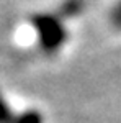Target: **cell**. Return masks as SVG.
<instances>
[{
  "label": "cell",
  "mask_w": 121,
  "mask_h": 123,
  "mask_svg": "<svg viewBox=\"0 0 121 123\" xmlns=\"http://www.w3.org/2000/svg\"><path fill=\"white\" fill-rule=\"evenodd\" d=\"M84 7H85L84 0H64L59 7L57 15L61 18H74L84 12Z\"/></svg>",
  "instance_id": "2"
},
{
  "label": "cell",
  "mask_w": 121,
  "mask_h": 123,
  "mask_svg": "<svg viewBox=\"0 0 121 123\" xmlns=\"http://www.w3.org/2000/svg\"><path fill=\"white\" fill-rule=\"evenodd\" d=\"M29 23L36 31L39 48L46 54H56L67 41V30L62 23V18L56 13H35L31 15Z\"/></svg>",
  "instance_id": "1"
},
{
  "label": "cell",
  "mask_w": 121,
  "mask_h": 123,
  "mask_svg": "<svg viewBox=\"0 0 121 123\" xmlns=\"http://www.w3.org/2000/svg\"><path fill=\"white\" fill-rule=\"evenodd\" d=\"M110 21L115 28L121 30V0L115 5V8L111 10V15H110Z\"/></svg>",
  "instance_id": "3"
}]
</instances>
